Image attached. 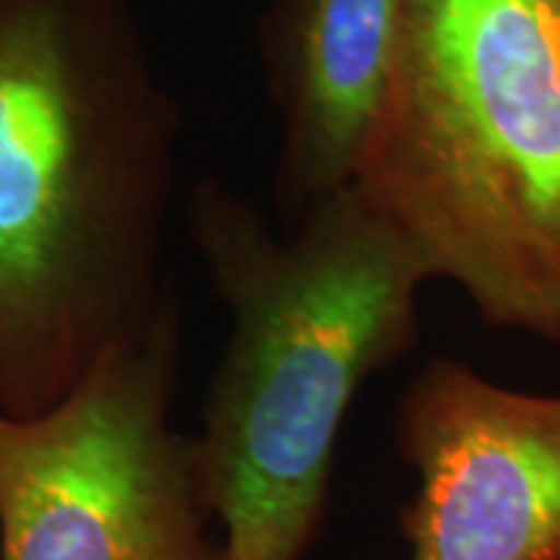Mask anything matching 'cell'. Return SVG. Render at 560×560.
Wrapping results in <instances>:
<instances>
[{"label": "cell", "mask_w": 560, "mask_h": 560, "mask_svg": "<svg viewBox=\"0 0 560 560\" xmlns=\"http://www.w3.org/2000/svg\"><path fill=\"white\" fill-rule=\"evenodd\" d=\"M180 109L128 0H0V408L38 415L175 300Z\"/></svg>", "instance_id": "cell-1"}, {"label": "cell", "mask_w": 560, "mask_h": 560, "mask_svg": "<svg viewBox=\"0 0 560 560\" xmlns=\"http://www.w3.org/2000/svg\"><path fill=\"white\" fill-rule=\"evenodd\" d=\"M187 231L231 320L190 436L202 501L224 560H305L346 415L418 346L430 278L352 187L275 228L246 194L202 175Z\"/></svg>", "instance_id": "cell-2"}, {"label": "cell", "mask_w": 560, "mask_h": 560, "mask_svg": "<svg viewBox=\"0 0 560 560\" xmlns=\"http://www.w3.org/2000/svg\"><path fill=\"white\" fill-rule=\"evenodd\" d=\"M352 194L499 330L560 340V0H401Z\"/></svg>", "instance_id": "cell-3"}, {"label": "cell", "mask_w": 560, "mask_h": 560, "mask_svg": "<svg viewBox=\"0 0 560 560\" xmlns=\"http://www.w3.org/2000/svg\"><path fill=\"white\" fill-rule=\"evenodd\" d=\"M180 342L175 296L57 405L0 408V560H224L172 423Z\"/></svg>", "instance_id": "cell-4"}, {"label": "cell", "mask_w": 560, "mask_h": 560, "mask_svg": "<svg viewBox=\"0 0 560 560\" xmlns=\"http://www.w3.org/2000/svg\"><path fill=\"white\" fill-rule=\"evenodd\" d=\"M396 445L418 474L405 560H560V393L436 359L401 393Z\"/></svg>", "instance_id": "cell-5"}, {"label": "cell", "mask_w": 560, "mask_h": 560, "mask_svg": "<svg viewBox=\"0 0 560 560\" xmlns=\"http://www.w3.org/2000/svg\"><path fill=\"white\" fill-rule=\"evenodd\" d=\"M399 16L401 0H268L259 60L278 116L280 228L355 178L393 69Z\"/></svg>", "instance_id": "cell-6"}]
</instances>
